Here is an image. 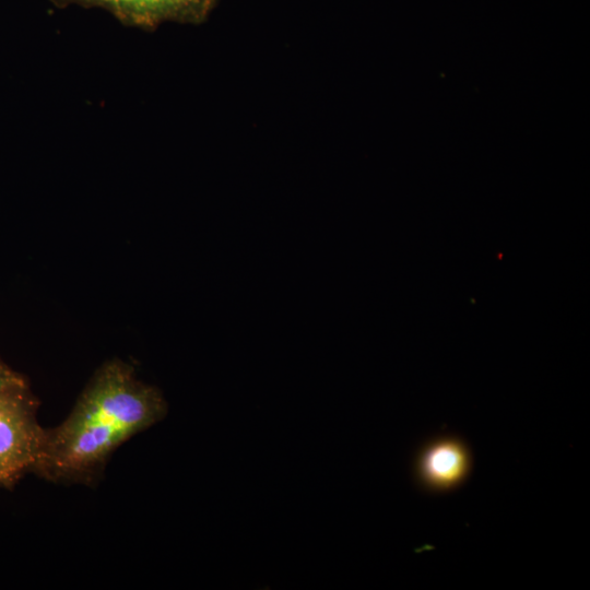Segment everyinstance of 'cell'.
<instances>
[{
  "label": "cell",
  "instance_id": "1",
  "mask_svg": "<svg viewBox=\"0 0 590 590\" xmlns=\"http://www.w3.org/2000/svg\"><path fill=\"white\" fill-rule=\"evenodd\" d=\"M161 391L138 378L120 359L102 365L68 417L47 430L35 472L55 481L91 477L125 441L161 421Z\"/></svg>",
  "mask_w": 590,
  "mask_h": 590
},
{
  "label": "cell",
  "instance_id": "2",
  "mask_svg": "<svg viewBox=\"0 0 590 590\" xmlns=\"http://www.w3.org/2000/svg\"><path fill=\"white\" fill-rule=\"evenodd\" d=\"M36 408L28 386L0 390V487H11L39 464L47 430Z\"/></svg>",
  "mask_w": 590,
  "mask_h": 590
},
{
  "label": "cell",
  "instance_id": "3",
  "mask_svg": "<svg viewBox=\"0 0 590 590\" xmlns=\"http://www.w3.org/2000/svg\"><path fill=\"white\" fill-rule=\"evenodd\" d=\"M471 463L470 450L460 438L440 437L421 449L415 464L416 475L429 491H449L467 479Z\"/></svg>",
  "mask_w": 590,
  "mask_h": 590
},
{
  "label": "cell",
  "instance_id": "4",
  "mask_svg": "<svg viewBox=\"0 0 590 590\" xmlns=\"http://www.w3.org/2000/svg\"><path fill=\"white\" fill-rule=\"evenodd\" d=\"M28 386L25 378L13 370L0 356V390Z\"/></svg>",
  "mask_w": 590,
  "mask_h": 590
}]
</instances>
